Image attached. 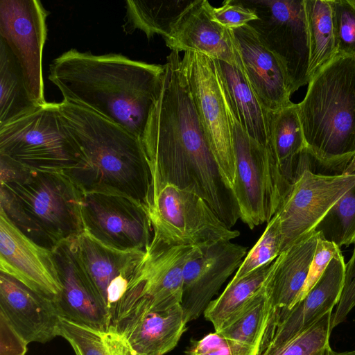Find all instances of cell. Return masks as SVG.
Wrapping results in <instances>:
<instances>
[{"label": "cell", "instance_id": "1", "mask_svg": "<svg viewBox=\"0 0 355 355\" xmlns=\"http://www.w3.org/2000/svg\"><path fill=\"white\" fill-rule=\"evenodd\" d=\"M180 60L176 51L167 56L161 89L141 138L152 181L193 191L231 228L240 219L238 204L210 148Z\"/></svg>", "mask_w": 355, "mask_h": 355}, {"label": "cell", "instance_id": "2", "mask_svg": "<svg viewBox=\"0 0 355 355\" xmlns=\"http://www.w3.org/2000/svg\"><path fill=\"white\" fill-rule=\"evenodd\" d=\"M164 69V64L121 54L94 55L71 49L53 60L49 79L63 101L101 115L141 140Z\"/></svg>", "mask_w": 355, "mask_h": 355}, {"label": "cell", "instance_id": "3", "mask_svg": "<svg viewBox=\"0 0 355 355\" xmlns=\"http://www.w3.org/2000/svg\"><path fill=\"white\" fill-rule=\"evenodd\" d=\"M59 107L83 153L80 162L63 173L83 193L124 196L147 210L152 173L141 140L83 107L62 101Z\"/></svg>", "mask_w": 355, "mask_h": 355}, {"label": "cell", "instance_id": "4", "mask_svg": "<svg viewBox=\"0 0 355 355\" xmlns=\"http://www.w3.org/2000/svg\"><path fill=\"white\" fill-rule=\"evenodd\" d=\"M0 209L24 235L53 250L84 232L83 192L63 172L21 167L0 157Z\"/></svg>", "mask_w": 355, "mask_h": 355}, {"label": "cell", "instance_id": "5", "mask_svg": "<svg viewBox=\"0 0 355 355\" xmlns=\"http://www.w3.org/2000/svg\"><path fill=\"white\" fill-rule=\"evenodd\" d=\"M298 103L316 168L343 173L355 155V57H336L309 83Z\"/></svg>", "mask_w": 355, "mask_h": 355}, {"label": "cell", "instance_id": "6", "mask_svg": "<svg viewBox=\"0 0 355 355\" xmlns=\"http://www.w3.org/2000/svg\"><path fill=\"white\" fill-rule=\"evenodd\" d=\"M0 157L21 167L65 172L83 158L82 150L62 118L59 103L0 127Z\"/></svg>", "mask_w": 355, "mask_h": 355}, {"label": "cell", "instance_id": "7", "mask_svg": "<svg viewBox=\"0 0 355 355\" xmlns=\"http://www.w3.org/2000/svg\"><path fill=\"white\" fill-rule=\"evenodd\" d=\"M229 115L235 165L232 190L240 219L252 230L271 220L287 191L269 148L248 135L230 101Z\"/></svg>", "mask_w": 355, "mask_h": 355}, {"label": "cell", "instance_id": "8", "mask_svg": "<svg viewBox=\"0 0 355 355\" xmlns=\"http://www.w3.org/2000/svg\"><path fill=\"white\" fill-rule=\"evenodd\" d=\"M313 157L306 147L297 158L294 181L277 213L282 252L315 232L331 207L355 184V171L338 175L314 173Z\"/></svg>", "mask_w": 355, "mask_h": 355}, {"label": "cell", "instance_id": "9", "mask_svg": "<svg viewBox=\"0 0 355 355\" xmlns=\"http://www.w3.org/2000/svg\"><path fill=\"white\" fill-rule=\"evenodd\" d=\"M147 211L153 237L169 245H200L239 236L192 191L152 181Z\"/></svg>", "mask_w": 355, "mask_h": 355}, {"label": "cell", "instance_id": "10", "mask_svg": "<svg viewBox=\"0 0 355 355\" xmlns=\"http://www.w3.org/2000/svg\"><path fill=\"white\" fill-rule=\"evenodd\" d=\"M180 69L210 148L223 178L232 189L235 165L230 100L216 62L201 53L185 52Z\"/></svg>", "mask_w": 355, "mask_h": 355}, {"label": "cell", "instance_id": "11", "mask_svg": "<svg viewBox=\"0 0 355 355\" xmlns=\"http://www.w3.org/2000/svg\"><path fill=\"white\" fill-rule=\"evenodd\" d=\"M258 18L250 25L277 58L291 94L309 84V46L304 0H241Z\"/></svg>", "mask_w": 355, "mask_h": 355}, {"label": "cell", "instance_id": "12", "mask_svg": "<svg viewBox=\"0 0 355 355\" xmlns=\"http://www.w3.org/2000/svg\"><path fill=\"white\" fill-rule=\"evenodd\" d=\"M84 232L102 244L121 251H146L153 236L146 209L124 196L83 193Z\"/></svg>", "mask_w": 355, "mask_h": 355}, {"label": "cell", "instance_id": "13", "mask_svg": "<svg viewBox=\"0 0 355 355\" xmlns=\"http://www.w3.org/2000/svg\"><path fill=\"white\" fill-rule=\"evenodd\" d=\"M48 14L38 0H0V39L17 60L28 91L39 105L46 103L42 53Z\"/></svg>", "mask_w": 355, "mask_h": 355}, {"label": "cell", "instance_id": "14", "mask_svg": "<svg viewBox=\"0 0 355 355\" xmlns=\"http://www.w3.org/2000/svg\"><path fill=\"white\" fill-rule=\"evenodd\" d=\"M75 245L96 295L111 322L120 303L139 282L147 252L115 250L85 232L75 239Z\"/></svg>", "mask_w": 355, "mask_h": 355}, {"label": "cell", "instance_id": "15", "mask_svg": "<svg viewBox=\"0 0 355 355\" xmlns=\"http://www.w3.org/2000/svg\"><path fill=\"white\" fill-rule=\"evenodd\" d=\"M247 250L230 241L197 245L183 270L181 306L187 322L204 313L222 285L240 267Z\"/></svg>", "mask_w": 355, "mask_h": 355}, {"label": "cell", "instance_id": "16", "mask_svg": "<svg viewBox=\"0 0 355 355\" xmlns=\"http://www.w3.org/2000/svg\"><path fill=\"white\" fill-rule=\"evenodd\" d=\"M0 271L46 297L55 300L60 294L52 251L24 235L1 209Z\"/></svg>", "mask_w": 355, "mask_h": 355}, {"label": "cell", "instance_id": "17", "mask_svg": "<svg viewBox=\"0 0 355 355\" xmlns=\"http://www.w3.org/2000/svg\"><path fill=\"white\" fill-rule=\"evenodd\" d=\"M319 235V232H314L291 245L271 264L264 282L270 312L260 354L268 346L279 322L297 302L309 272Z\"/></svg>", "mask_w": 355, "mask_h": 355}, {"label": "cell", "instance_id": "18", "mask_svg": "<svg viewBox=\"0 0 355 355\" xmlns=\"http://www.w3.org/2000/svg\"><path fill=\"white\" fill-rule=\"evenodd\" d=\"M51 251L61 285L55 300L60 317L96 329H109V316L78 257L75 240L64 242Z\"/></svg>", "mask_w": 355, "mask_h": 355}, {"label": "cell", "instance_id": "19", "mask_svg": "<svg viewBox=\"0 0 355 355\" xmlns=\"http://www.w3.org/2000/svg\"><path fill=\"white\" fill-rule=\"evenodd\" d=\"M0 315L28 345L58 336L60 317L55 302L0 272Z\"/></svg>", "mask_w": 355, "mask_h": 355}, {"label": "cell", "instance_id": "20", "mask_svg": "<svg viewBox=\"0 0 355 355\" xmlns=\"http://www.w3.org/2000/svg\"><path fill=\"white\" fill-rule=\"evenodd\" d=\"M197 245H169L153 236L140 281L139 296L121 313L139 300L149 304L148 311H160L180 304L183 270ZM120 313V314H121Z\"/></svg>", "mask_w": 355, "mask_h": 355}, {"label": "cell", "instance_id": "21", "mask_svg": "<svg viewBox=\"0 0 355 355\" xmlns=\"http://www.w3.org/2000/svg\"><path fill=\"white\" fill-rule=\"evenodd\" d=\"M208 1L193 0L164 38L172 51L198 52L242 70L232 30L214 21L207 8Z\"/></svg>", "mask_w": 355, "mask_h": 355}, {"label": "cell", "instance_id": "22", "mask_svg": "<svg viewBox=\"0 0 355 355\" xmlns=\"http://www.w3.org/2000/svg\"><path fill=\"white\" fill-rule=\"evenodd\" d=\"M242 71L260 103L274 112L293 103L285 71L277 58L248 24L232 30Z\"/></svg>", "mask_w": 355, "mask_h": 355}, {"label": "cell", "instance_id": "23", "mask_svg": "<svg viewBox=\"0 0 355 355\" xmlns=\"http://www.w3.org/2000/svg\"><path fill=\"white\" fill-rule=\"evenodd\" d=\"M345 270L346 263L339 251L309 293L279 322L266 349L286 342L333 311L342 293Z\"/></svg>", "mask_w": 355, "mask_h": 355}, {"label": "cell", "instance_id": "24", "mask_svg": "<svg viewBox=\"0 0 355 355\" xmlns=\"http://www.w3.org/2000/svg\"><path fill=\"white\" fill-rule=\"evenodd\" d=\"M187 323L180 304L160 311H132L111 327L139 355H164L176 347Z\"/></svg>", "mask_w": 355, "mask_h": 355}, {"label": "cell", "instance_id": "25", "mask_svg": "<svg viewBox=\"0 0 355 355\" xmlns=\"http://www.w3.org/2000/svg\"><path fill=\"white\" fill-rule=\"evenodd\" d=\"M215 60L232 107L243 128L250 137L268 148L270 112L260 103L241 69Z\"/></svg>", "mask_w": 355, "mask_h": 355}, {"label": "cell", "instance_id": "26", "mask_svg": "<svg viewBox=\"0 0 355 355\" xmlns=\"http://www.w3.org/2000/svg\"><path fill=\"white\" fill-rule=\"evenodd\" d=\"M306 147L297 104L270 112L268 148L287 192L294 181L298 155Z\"/></svg>", "mask_w": 355, "mask_h": 355}, {"label": "cell", "instance_id": "27", "mask_svg": "<svg viewBox=\"0 0 355 355\" xmlns=\"http://www.w3.org/2000/svg\"><path fill=\"white\" fill-rule=\"evenodd\" d=\"M269 312L263 283L237 316L218 332L232 343L235 355H259Z\"/></svg>", "mask_w": 355, "mask_h": 355}, {"label": "cell", "instance_id": "28", "mask_svg": "<svg viewBox=\"0 0 355 355\" xmlns=\"http://www.w3.org/2000/svg\"><path fill=\"white\" fill-rule=\"evenodd\" d=\"M39 106L28 91L17 60L0 39V127L31 113Z\"/></svg>", "mask_w": 355, "mask_h": 355}, {"label": "cell", "instance_id": "29", "mask_svg": "<svg viewBox=\"0 0 355 355\" xmlns=\"http://www.w3.org/2000/svg\"><path fill=\"white\" fill-rule=\"evenodd\" d=\"M310 80L337 57L330 0H304Z\"/></svg>", "mask_w": 355, "mask_h": 355}, {"label": "cell", "instance_id": "30", "mask_svg": "<svg viewBox=\"0 0 355 355\" xmlns=\"http://www.w3.org/2000/svg\"><path fill=\"white\" fill-rule=\"evenodd\" d=\"M272 263L258 268L239 279H232L219 297L209 302L203 313L205 319L213 324L215 331L223 329L241 311L263 284Z\"/></svg>", "mask_w": 355, "mask_h": 355}, {"label": "cell", "instance_id": "31", "mask_svg": "<svg viewBox=\"0 0 355 355\" xmlns=\"http://www.w3.org/2000/svg\"><path fill=\"white\" fill-rule=\"evenodd\" d=\"M58 332L69 343L75 355H139L112 327L99 330L60 317Z\"/></svg>", "mask_w": 355, "mask_h": 355}, {"label": "cell", "instance_id": "32", "mask_svg": "<svg viewBox=\"0 0 355 355\" xmlns=\"http://www.w3.org/2000/svg\"><path fill=\"white\" fill-rule=\"evenodd\" d=\"M193 0L125 1L127 32L139 29L150 39L155 35L166 38L172 26Z\"/></svg>", "mask_w": 355, "mask_h": 355}, {"label": "cell", "instance_id": "33", "mask_svg": "<svg viewBox=\"0 0 355 355\" xmlns=\"http://www.w3.org/2000/svg\"><path fill=\"white\" fill-rule=\"evenodd\" d=\"M346 171H355V155ZM315 232L340 248L355 243V184L327 212Z\"/></svg>", "mask_w": 355, "mask_h": 355}, {"label": "cell", "instance_id": "34", "mask_svg": "<svg viewBox=\"0 0 355 355\" xmlns=\"http://www.w3.org/2000/svg\"><path fill=\"white\" fill-rule=\"evenodd\" d=\"M332 313L329 311L308 329L261 355H333L329 345Z\"/></svg>", "mask_w": 355, "mask_h": 355}, {"label": "cell", "instance_id": "35", "mask_svg": "<svg viewBox=\"0 0 355 355\" xmlns=\"http://www.w3.org/2000/svg\"><path fill=\"white\" fill-rule=\"evenodd\" d=\"M282 252L279 218L275 214L268 223L260 239L247 253L233 279H239L254 270L272 262Z\"/></svg>", "mask_w": 355, "mask_h": 355}, {"label": "cell", "instance_id": "36", "mask_svg": "<svg viewBox=\"0 0 355 355\" xmlns=\"http://www.w3.org/2000/svg\"><path fill=\"white\" fill-rule=\"evenodd\" d=\"M337 56L355 57V0H330Z\"/></svg>", "mask_w": 355, "mask_h": 355}, {"label": "cell", "instance_id": "37", "mask_svg": "<svg viewBox=\"0 0 355 355\" xmlns=\"http://www.w3.org/2000/svg\"><path fill=\"white\" fill-rule=\"evenodd\" d=\"M207 8L211 19L230 30L245 26L258 18L254 10L241 0L225 1L218 8L213 7L208 1Z\"/></svg>", "mask_w": 355, "mask_h": 355}, {"label": "cell", "instance_id": "38", "mask_svg": "<svg viewBox=\"0 0 355 355\" xmlns=\"http://www.w3.org/2000/svg\"><path fill=\"white\" fill-rule=\"evenodd\" d=\"M319 234L320 235L318 239L309 272L304 286L298 297L297 302L304 298L309 293L319 280L332 258L340 251L338 246L324 239L320 233Z\"/></svg>", "mask_w": 355, "mask_h": 355}, {"label": "cell", "instance_id": "39", "mask_svg": "<svg viewBox=\"0 0 355 355\" xmlns=\"http://www.w3.org/2000/svg\"><path fill=\"white\" fill-rule=\"evenodd\" d=\"M185 355H234V353L229 340L215 331L199 340H192Z\"/></svg>", "mask_w": 355, "mask_h": 355}, {"label": "cell", "instance_id": "40", "mask_svg": "<svg viewBox=\"0 0 355 355\" xmlns=\"http://www.w3.org/2000/svg\"><path fill=\"white\" fill-rule=\"evenodd\" d=\"M355 306V243L351 258L346 263V270L342 293L336 306L334 315L344 320Z\"/></svg>", "mask_w": 355, "mask_h": 355}, {"label": "cell", "instance_id": "41", "mask_svg": "<svg viewBox=\"0 0 355 355\" xmlns=\"http://www.w3.org/2000/svg\"><path fill=\"white\" fill-rule=\"evenodd\" d=\"M0 321L1 355H24L28 344L19 337L1 315Z\"/></svg>", "mask_w": 355, "mask_h": 355}, {"label": "cell", "instance_id": "42", "mask_svg": "<svg viewBox=\"0 0 355 355\" xmlns=\"http://www.w3.org/2000/svg\"><path fill=\"white\" fill-rule=\"evenodd\" d=\"M333 355H355V350H353L351 352H341V353H338V352H334Z\"/></svg>", "mask_w": 355, "mask_h": 355}]
</instances>
